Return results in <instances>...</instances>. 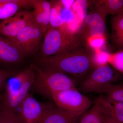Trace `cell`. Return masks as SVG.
Segmentation results:
<instances>
[{
    "label": "cell",
    "mask_w": 123,
    "mask_h": 123,
    "mask_svg": "<svg viewBox=\"0 0 123 123\" xmlns=\"http://www.w3.org/2000/svg\"><path fill=\"white\" fill-rule=\"evenodd\" d=\"M88 46L62 55L43 57L42 67L53 69L77 79L84 78L95 69L94 53Z\"/></svg>",
    "instance_id": "6da1fadb"
},
{
    "label": "cell",
    "mask_w": 123,
    "mask_h": 123,
    "mask_svg": "<svg viewBox=\"0 0 123 123\" xmlns=\"http://www.w3.org/2000/svg\"><path fill=\"white\" fill-rule=\"evenodd\" d=\"M42 45L43 57H46L78 50L88 44L77 32H72L64 27H49L44 34Z\"/></svg>",
    "instance_id": "7a4b0ae2"
},
{
    "label": "cell",
    "mask_w": 123,
    "mask_h": 123,
    "mask_svg": "<svg viewBox=\"0 0 123 123\" xmlns=\"http://www.w3.org/2000/svg\"><path fill=\"white\" fill-rule=\"evenodd\" d=\"M35 89L40 94L51 97L53 93L76 88L75 81L68 75L53 69L35 67Z\"/></svg>",
    "instance_id": "3957f363"
},
{
    "label": "cell",
    "mask_w": 123,
    "mask_h": 123,
    "mask_svg": "<svg viewBox=\"0 0 123 123\" xmlns=\"http://www.w3.org/2000/svg\"><path fill=\"white\" fill-rule=\"evenodd\" d=\"M121 75L109 64L99 66L84 78L80 89L85 93H102L108 86L121 78Z\"/></svg>",
    "instance_id": "277c9868"
},
{
    "label": "cell",
    "mask_w": 123,
    "mask_h": 123,
    "mask_svg": "<svg viewBox=\"0 0 123 123\" xmlns=\"http://www.w3.org/2000/svg\"><path fill=\"white\" fill-rule=\"evenodd\" d=\"M51 98L56 106L79 117L87 111L92 102L74 88L53 93Z\"/></svg>",
    "instance_id": "5b68a950"
},
{
    "label": "cell",
    "mask_w": 123,
    "mask_h": 123,
    "mask_svg": "<svg viewBox=\"0 0 123 123\" xmlns=\"http://www.w3.org/2000/svg\"><path fill=\"white\" fill-rule=\"evenodd\" d=\"M47 31L34 22L11 39L25 56L35 53L39 48L41 41Z\"/></svg>",
    "instance_id": "8992f818"
},
{
    "label": "cell",
    "mask_w": 123,
    "mask_h": 123,
    "mask_svg": "<svg viewBox=\"0 0 123 123\" xmlns=\"http://www.w3.org/2000/svg\"><path fill=\"white\" fill-rule=\"evenodd\" d=\"M95 9L88 13L77 32L86 40L92 38L105 37L107 14L102 8L94 6Z\"/></svg>",
    "instance_id": "52a82bcc"
},
{
    "label": "cell",
    "mask_w": 123,
    "mask_h": 123,
    "mask_svg": "<svg viewBox=\"0 0 123 123\" xmlns=\"http://www.w3.org/2000/svg\"><path fill=\"white\" fill-rule=\"evenodd\" d=\"M52 106L38 101L29 93L20 105L18 115L22 123H40Z\"/></svg>",
    "instance_id": "ba28073f"
},
{
    "label": "cell",
    "mask_w": 123,
    "mask_h": 123,
    "mask_svg": "<svg viewBox=\"0 0 123 123\" xmlns=\"http://www.w3.org/2000/svg\"><path fill=\"white\" fill-rule=\"evenodd\" d=\"M34 22L32 12L18 10L12 16L0 22V35L12 39Z\"/></svg>",
    "instance_id": "9c48e42d"
},
{
    "label": "cell",
    "mask_w": 123,
    "mask_h": 123,
    "mask_svg": "<svg viewBox=\"0 0 123 123\" xmlns=\"http://www.w3.org/2000/svg\"><path fill=\"white\" fill-rule=\"evenodd\" d=\"M35 68L31 71L18 89L9 93L5 92L1 106L16 113V110L29 94V90L33 86L35 79Z\"/></svg>",
    "instance_id": "30bf717a"
},
{
    "label": "cell",
    "mask_w": 123,
    "mask_h": 123,
    "mask_svg": "<svg viewBox=\"0 0 123 123\" xmlns=\"http://www.w3.org/2000/svg\"><path fill=\"white\" fill-rule=\"evenodd\" d=\"M25 57L12 40L0 35V62L5 63H17L22 61Z\"/></svg>",
    "instance_id": "8fae6325"
},
{
    "label": "cell",
    "mask_w": 123,
    "mask_h": 123,
    "mask_svg": "<svg viewBox=\"0 0 123 123\" xmlns=\"http://www.w3.org/2000/svg\"><path fill=\"white\" fill-rule=\"evenodd\" d=\"M95 102L108 118L123 123V103L113 101L105 95L98 97Z\"/></svg>",
    "instance_id": "7c38bea8"
},
{
    "label": "cell",
    "mask_w": 123,
    "mask_h": 123,
    "mask_svg": "<svg viewBox=\"0 0 123 123\" xmlns=\"http://www.w3.org/2000/svg\"><path fill=\"white\" fill-rule=\"evenodd\" d=\"M32 7L34 22L39 26L47 31L50 27L51 13V3L43 0H33Z\"/></svg>",
    "instance_id": "4fadbf2b"
},
{
    "label": "cell",
    "mask_w": 123,
    "mask_h": 123,
    "mask_svg": "<svg viewBox=\"0 0 123 123\" xmlns=\"http://www.w3.org/2000/svg\"><path fill=\"white\" fill-rule=\"evenodd\" d=\"M78 117L53 105L46 112L40 123H76Z\"/></svg>",
    "instance_id": "5bb4252c"
},
{
    "label": "cell",
    "mask_w": 123,
    "mask_h": 123,
    "mask_svg": "<svg viewBox=\"0 0 123 123\" xmlns=\"http://www.w3.org/2000/svg\"><path fill=\"white\" fill-rule=\"evenodd\" d=\"M33 0H0V20L15 14L22 7L32 6Z\"/></svg>",
    "instance_id": "9a60e30c"
},
{
    "label": "cell",
    "mask_w": 123,
    "mask_h": 123,
    "mask_svg": "<svg viewBox=\"0 0 123 123\" xmlns=\"http://www.w3.org/2000/svg\"><path fill=\"white\" fill-rule=\"evenodd\" d=\"M81 116L79 123H108V118L95 102L90 109Z\"/></svg>",
    "instance_id": "2e32d148"
},
{
    "label": "cell",
    "mask_w": 123,
    "mask_h": 123,
    "mask_svg": "<svg viewBox=\"0 0 123 123\" xmlns=\"http://www.w3.org/2000/svg\"><path fill=\"white\" fill-rule=\"evenodd\" d=\"M111 27L112 40L123 50V13L113 16Z\"/></svg>",
    "instance_id": "e0dca14e"
},
{
    "label": "cell",
    "mask_w": 123,
    "mask_h": 123,
    "mask_svg": "<svg viewBox=\"0 0 123 123\" xmlns=\"http://www.w3.org/2000/svg\"><path fill=\"white\" fill-rule=\"evenodd\" d=\"M94 6L102 8L108 14L115 15L123 13V0H93Z\"/></svg>",
    "instance_id": "ac0fdd59"
},
{
    "label": "cell",
    "mask_w": 123,
    "mask_h": 123,
    "mask_svg": "<svg viewBox=\"0 0 123 123\" xmlns=\"http://www.w3.org/2000/svg\"><path fill=\"white\" fill-rule=\"evenodd\" d=\"M102 93L111 100L123 103V82L109 85Z\"/></svg>",
    "instance_id": "d6986e66"
},
{
    "label": "cell",
    "mask_w": 123,
    "mask_h": 123,
    "mask_svg": "<svg viewBox=\"0 0 123 123\" xmlns=\"http://www.w3.org/2000/svg\"><path fill=\"white\" fill-rule=\"evenodd\" d=\"M51 3V13L50 19V27L63 28L65 27L64 22L60 12L61 3L60 1Z\"/></svg>",
    "instance_id": "ffe728a7"
},
{
    "label": "cell",
    "mask_w": 123,
    "mask_h": 123,
    "mask_svg": "<svg viewBox=\"0 0 123 123\" xmlns=\"http://www.w3.org/2000/svg\"><path fill=\"white\" fill-rule=\"evenodd\" d=\"M109 64L123 75V50L121 49L117 52L110 54Z\"/></svg>",
    "instance_id": "44dd1931"
},
{
    "label": "cell",
    "mask_w": 123,
    "mask_h": 123,
    "mask_svg": "<svg viewBox=\"0 0 123 123\" xmlns=\"http://www.w3.org/2000/svg\"><path fill=\"white\" fill-rule=\"evenodd\" d=\"M0 123H22L15 112L1 106Z\"/></svg>",
    "instance_id": "7402d4cb"
},
{
    "label": "cell",
    "mask_w": 123,
    "mask_h": 123,
    "mask_svg": "<svg viewBox=\"0 0 123 123\" xmlns=\"http://www.w3.org/2000/svg\"><path fill=\"white\" fill-rule=\"evenodd\" d=\"M89 1L78 0H75L72 9L79 17L84 20L88 14V2Z\"/></svg>",
    "instance_id": "603a6c76"
},
{
    "label": "cell",
    "mask_w": 123,
    "mask_h": 123,
    "mask_svg": "<svg viewBox=\"0 0 123 123\" xmlns=\"http://www.w3.org/2000/svg\"><path fill=\"white\" fill-rule=\"evenodd\" d=\"M61 5L60 10L61 16L63 20L65 26L68 25L72 24L76 19V14L72 8H65L62 6L61 4Z\"/></svg>",
    "instance_id": "cb8c5ba5"
},
{
    "label": "cell",
    "mask_w": 123,
    "mask_h": 123,
    "mask_svg": "<svg viewBox=\"0 0 123 123\" xmlns=\"http://www.w3.org/2000/svg\"><path fill=\"white\" fill-rule=\"evenodd\" d=\"M110 54L97 50L94 56V64L95 68L99 66L109 64Z\"/></svg>",
    "instance_id": "d4e9b609"
},
{
    "label": "cell",
    "mask_w": 123,
    "mask_h": 123,
    "mask_svg": "<svg viewBox=\"0 0 123 123\" xmlns=\"http://www.w3.org/2000/svg\"><path fill=\"white\" fill-rule=\"evenodd\" d=\"M88 45L95 50H98L103 46L105 42V37L92 38L87 40Z\"/></svg>",
    "instance_id": "484cf974"
},
{
    "label": "cell",
    "mask_w": 123,
    "mask_h": 123,
    "mask_svg": "<svg viewBox=\"0 0 123 123\" xmlns=\"http://www.w3.org/2000/svg\"><path fill=\"white\" fill-rule=\"evenodd\" d=\"M14 73L7 70H0V91L5 85L8 79Z\"/></svg>",
    "instance_id": "4316f807"
},
{
    "label": "cell",
    "mask_w": 123,
    "mask_h": 123,
    "mask_svg": "<svg viewBox=\"0 0 123 123\" xmlns=\"http://www.w3.org/2000/svg\"><path fill=\"white\" fill-rule=\"evenodd\" d=\"M75 0L60 1L62 6L68 8H72V6Z\"/></svg>",
    "instance_id": "83f0119b"
},
{
    "label": "cell",
    "mask_w": 123,
    "mask_h": 123,
    "mask_svg": "<svg viewBox=\"0 0 123 123\" xmlns=\"http://www.w3.org/2000/svg\"><path fill=\"white\" fill-rule=\"evenodd\" d=\"M108 123H119V122H116L111 119H109L108 120Z\"/></svg>",
    "instance_id": "f1b7e54d"
}]
</instances>
